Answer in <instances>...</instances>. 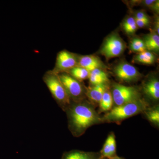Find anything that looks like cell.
I'll list each match as a JSON object with an SVG mask.
<instances>
[{
    "label": "cell",
    "instance_id": "23",
    "mask_svg": "<svg viewBox=\"0 0 159 159\" xmlns=\"http://www.w3.org/2000/svg\"><path fill=\"white\" fill-rule=\"evenodd\" d=\"M138 28H143L147 27L150 24V20H135Z\"/></svg>",
    "mask_w": 159,
    "mask_h": 159
},
{
    "label": "cell",
    "instance_id": "27",
    "mask_svg": "<svg viewBox=\"0 0 159 159\" xmlns=\"http://www.w3.org/2000/svg\"><path fill=\"white\" fill-rule=\"evenodd\" d=\"M110 159H122L121 158L118 157H113L111 158Z\"/></svg>",
    "mask_w": 159,
    "mask_h": 159
},
{
    "label": "cell",
    "instance_id": "7",
    "mask_svg": "<svg viewBox=\"0 0 159 159\" xmlns=\"http://www.w3.org/2000/svg\"><path fill=\"white\" fill-rule=\"evenodd\" d=\"M79 55L74 53L62 50L57 53L53 72L57 74L67 73L77 66Z\"/></svg>",
    "mask_w": 159,
    "mask_h": 159
},
{
    "label": "cell",
    "instance_id": "17",
    "mask_svg": "<svg viewBox=\"0 0 159 159\" xmlns=\"http://www.w3.org/2000/svg\"><path fill=\"white\" fill-rule=\"evenodd\" d=\"M67 73L80 82L89 79L90 74V72L88 70L79 66L73 68Z\"/></svg>",
    "mask_w": 159,
    "mask_h": 159
},
{
    "label": "cell",
    "instance_id": "10",
    "mask_svg": "<svg viewBox=\"0 0 159 159\" xmlns=\"http://www.w3.org/2000/svg\"><path fill=\"white\" fill-rule=\"evenodd\" d=\"M144 93L151 100L157 101L159 99V81L156 77H151L143 83Z\"/></svg>",
    "mask_w": 159,
    "mask_h": 159
},
{
    "label": "cell",
    "instance_id": "2",
    "mask_svg": "<svg viewBox=\"0 0 159 159\" xmlns=\"http://www.w3.org/2000/svg\"><path fill=\"white\" fill-rule=\"evenodd\" d=\"M148 107L147 102L142 99L135 102L115 106L102 117V122L119 124L129 117L144 112L148 108Z\"/></svg>",
    "mask_w": 159,
    "mask_h": 159
},
{
    "label": "cell",
    "instance_id": "11",
    "mask_svg": "<svg viewBox=\"0 0 159 159\" xmlns=\"http://www.w3.org/2000/svg\"><path fill=\"white\" fill-rule=\"evenodd\" d=\"M109 89V84L91 85L86 88V97L93 104H99L106 91Z\"/></svg>",
    "mask_w": 159,
    "mask_h": 159
},
{
    "label": "cell",
    "instance_id": "1",
    "mask_svg": "<svg viewBox=\"0 0 159 159\" xmlns=\"http://www.w3.org/2000/svg\"><path fill=\"white\" fill-rule=\"evenodd\" d=\"M65 112L69 130L75 137L81 136L92 125L102 122L93 107L85 100L71 102Z\"/></svg>",
    "mask_w": 159,
    "mask_h": 159
},
{
    "label": "cell",
    "instance_id": "22",
    "mask_svg": "<svg viewBox=\"0 0 159 159\" xmlns=\"http://www.w3.org/2000/svg\"><path fill=\"white\" fill-rule=\"evenodd\" d=\"M135 20H150L149 16L146 11L144 10H140L135 12L134 16Z\"/></svg>",
    "mask_w": 159,
    "mask_h": 159
},
{
    "label": "cell",
    "instance_id": "13",
    "mask_svg": "<svg viewBox=\"0 0 159 159\" xmlns=\"http://www.w3.org/2000/svg\"><path fill=\"white\" fill-rule=\"evenodd\" d=\"M116 137L113 133L109 134L105 143L103 145L101 154L102 157H107L108 158L114 157L116 154Z\"/></svg>",
    "mask_w": 159,
    "mask_h": 159
},
{
    "label": "cell",
    "instance_id": "15",
    "mask_svg": "<svg viewBox=\"0 0 159 159\" xmlns=\"http://www.w3.org/2000/svg\"><path fill=\"white\" fill-rule=\"evenodd\" d=\"M156 56L152 52L147 50L138 53L134 57V61L145 65L153 64L156 61Z\"/></svg>",
    "mask_w": 159,
    "mask_h": 159
},
{
    "label": "cell",
    "instance_id": "4",
    "mask_svg": "<svg viewBox=\"0 0 159 159\" xmlns=\"http://www.w3.org/2000/svg\"><path fill=\"white\" fill-rule=\"evenodd\" d=\"M111 93L115 106H118L138 101L141 98L139 89L115 83L112 87Z\"/></svg>",
    "mask_w": 159,
    "mask_h": 159
},
{
    "label": "cell",
    "instance_id": "5",
    "mask_svg": "<svg viewBox=\"0 0 159 159\" xmlns=\"http://www.w3.org/2000/svg\"><path fill=\"white\" fill-rule=\"evenodd\" d=\"M126 43L118 33H113L106 38L99 52L106 59L118 57L125 51Z\"/></svg>",
    "mask_w": 159,
    "mask_h": 159
},
{
    "label": "cell",
    "instance_id": "19",
    "mask_svg": "<svg viewBox=\"0 0 159 159\" xmlns=\"http://www.w3.org/2000/svg\"><path fill=\"white\" fill-rule=\"evenodd\" d=\"M63 159H95L93 153L75 150L66 153Z\"/></svg>",
    "mask_w": 159,
    "mask_h": 159
},
{
    "label": "cell",
    "instance_id": "14",
    "mask_svg": "<svg viewBox=\"0 0 159 159\" xmlns=\"http://www.w3.org/2000/svg\"><path fill=\"white\" fill-rule=\"evenodd\" d=\"M143 40L146 50L153 53H159V36L154 31L146 34Z\"/></svg>",
    "mask_w": 159,
    "mask_h": 159
},
{
    "label": "cell",
    "instance_id": "21",
    "mask_svg": "<svg viewBox=\"0 0 159 159\" xmlns=\"http://www.w3.org/2000/svg\"><path fill=\"white\" fill-rule=\"evenodd\" d=\"M148 120L156 126L159 125V108L158 106L147 108L144 112Z\"/></svg>",
    "mask_w": 159,
    "mask_h": 159
},
{
    "label": "cell",
    "instance_id": "16",
    "mask_svg": "<svg viewBox=\"0 0 159 159\" xmlns=\"http://www.w3.org/2000/svg\"><path fill=\"white\" fill-rule=\"evenodd\" d=\"M113 99L110 89L106 91L99 102V111L101 112L109 111L112 108Z\"/></svg>",
    "mask_w": 159,
    "mask_h": 159
},
{
    "label": "cell",
    "instance_id": "26",
    "mask_svg": "<svg viewBox=\"0 0 159 159\" xmlns=\"http://www.w3.org/2000/svg\"><path fill=\"white\" fill-rule=\"evenodd\" d=\"M154 30V31L157 34H159V16H157L155 21Z\"/></svg>",
    "mask_w": 159,
    "mask_h": 159
},
{
    "label": "cell",
    "instance_id": "8",
    "mask_svg": "<svg viewBox=\"0 0 159 159\" xmlns=\"http://www.w3.org/2000/svg\"><path fill=\"white\" fill-rule=\"evenodd\" d=\"M113 73L117 79L122 82H135L142 77L136 68L127 61H121L115 66Z\"/></svg>",
    "mask_w": 159,
    "mask_h": 159
},
{
    "label": "cell",
    "instance_id": "18",
    "mask_svg": "<svg viewBox=\"0 0 159 159\" xmlns=\"http://www.w3.org/2000/svg\"><path fill=\"white\" fill-rule=\"evenodd\" d=\"M122 28L129 35H134L138 29L134 18L132 16H129L124 20L122 22Z\"/></svg>",
    "mask_w": 159,
    "mask_h": 159
},
{
    "label": "cell",
    "instance_id": "12",
    "mask_svg": "<svg viewBox=\"0 0 159 159\" xmlns=\"http://www.w3.org/2000/svg\"><path fill=\"white\" fill-rule=\"evenodd\" d=\"M91 85L109 84V79L107 73L103 69H97L90 72L89 77Z\"/></svg>",
    "mask_w": 159,
    "mask_h": 159
},
{
    "label": "cell",
    "instance_id": "6",
    "mask_svg": "<svg viewBox=\"0 0 159 159\" xmlns=\"http://www.w3.org/2000/svg\"><path fill=\"white\" fill-rule=\"evenodd\" d=\"M58 75L71 102H78L85 100L86 88L81 82L67 73Z\"/></svg>",
    "mask_w": 159,
    "mask_h": 159
},
{
    "label": "cell",
    "instance_id": "9",
    "mask_svg": "<svg viewBox=\"0 0 159 159\" xmlns=\"http://www.w3.org/2000/svg\"><path fill=\"white\" fill-rule=\"evenodd\" d=\"M77 66L85 69L89 72L95 69L104 70L106 68L105 65L100 58L93 55H79Z\"/></svg>",
    "mask_w": 159,
    "mask_h": 159
},
{
    "label": "cell",
    "instance_id": "3",
    "mask_svg": "<svg viewBox=\"0 0 159 159\" xmlns=\"http://www.w3.org/2000/svg\"><path fill=\"white\" fill-rule=\"evenodd\" d=\"M43 79L57 104L66 111L71 102L58 74L52 70H48L44 74Z\"/></svg>",
    "mask_w": 159,
    "mask_h": 159
},
{
    "label": "cell",
    "instance_id": "25",
    "mask_svg": "<svg viewBox=\"0 0 159 159\" xmlns=\"http://www.w3.org/2000/svg\"><path fill=\"white\" fill-rule=\"evenodd\" d=\"M155 1L156 0H145L142 1L141 3L143 4V6H146L149 9Z\"/></svg>",
    "mask_w": 159,
    "mask_h": 159
},
{
    "label": "cell",
    "instance_id": "24",
    "mask_svg": "<svg viewBox=\"0 0 159 159\" xmlns=\"http://www.w3.org/2000/svg\"><path fill=\"white\" fill-rule=\"evenodd\" d=\"M149 9L153 12H156L157 14H159V1L156 0L155 2L151 6Z\"/></svg>",
    "mask_w": 159,
    "mask_h": 159
},
{
    "label": "cell",
    "instance_id": "20",
    "mask_svg": "<svg viewBox=\"0 0 159 159\" xmlns=\"http://www.w3.org/2000/svg\"><path fill=\"white\" fill-rule=\"evenodd\" d=\"M130 51L135 53H141L146 50L143 40L139 37H135L131 40L129 44Z\"/></svg>",
    "mask_w": 159,
    "mask_h": 159
}]
</instances>
